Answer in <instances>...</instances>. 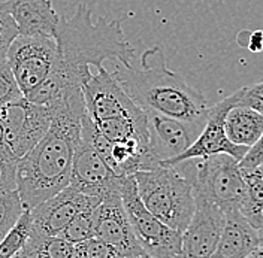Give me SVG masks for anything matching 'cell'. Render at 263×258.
Wrapping results in <instances>:
<instances>
[{
  "mask_svg": "<svg viewBox=\"0 0 263 258\" xmlns=\"http://www.w3.org/2000/svg\"><path fill=\"white\" fill-rule=\"evenodd\" d=\"M73 258H124L111 245L98 237L73 245Z\"/></svg>",
  "mask_w": 263,
  "mask_h": 258,
  "instance_id": "cb8c5ba5",
  "label": "cell"
},
{
  "mask_svg": "<svg viewBox=\"0 0 263 258\" xmlns=\"http://www.w3.org/2000/svg\"><path fill=\"white\" fill-rule=\"evenodd\" d=\"M257 233H259V242H260V246H263V226L257 230Z\"/></svg>",
  "mask_w": 263,
  "mask_h": 258,
  "instance_id": "1f68e13d",
  "label": "cell"
},
{
  "mask_svg": "<svg viewBox=\"0 0 263 258\" xmlns=\"http://www.w3.org/2000/svg\"><path fill=\"white\" fill-rule=\"evenodd\" d=\"M16 164L18 160L6 151L0 152V195L16 191Z\"/></svg>",
  "mask_w": 263,
  "mask_h": 258,
  "instance_id": "4316f807",
  "label": "cell"
},
{
  "mask_svg": "<svg viewBox=\"0 0 263 258\" xmlns=\"http://www.w3.org/2000/svg\"><path fill=\"white\" fill-rule=\"evenodd\" d=\"M32 233L30 210H24L14 228L0 241V258H12L23 249Z\"/></svg>",
  "mask_w": 263,
  "mask_h": 258,
  "instance_id": "44dd1931",
  "label": "cell"
},
{
  "mask_svg": "<svg viewBox=\"0 0 263 258\" xmlns=\"http://www.w3.org/2000/svg\"><path fill=\"white\" fill-rule=\"evenodd\" d=\"M246 258H263V246L256 248L251 254H248Z\"/></svg>",
  "mask_w": 263,
  "mask_h": 258,
  "instance_id": "f546056e",
  "label": "cell"
},
{
  "mask_svg": "<svg viewBox=\"0 0 263 258\" xmlns=\"http://www.w3.org/2000/svg\"><path fill=\"white\" fill-rule=\"evenodd\" d=\"M9 0H0V63L6 58L8 49L18 36L16 26L8 11Z\"/></svg>",
  "mask_w": 263,
  "mask_h": 258,
  "instance_id": "d4e9b609",
  "label": "cell"
},
{
  "mask_svg": "<svg viewBox=\"0 0 263 258\" xmlns=\"http://www.w3.org/2000/svg\"><path fill=\"white\" fill-rule=\"evenodd\" d=\"M147 113L148 139L154 157L160 163L181 155L197 139L203 126L189 124L154 112Z\"/></svg>",
  "mask_w": 263,
  "mask_h": 258,
  "instance_id": "9a60e30c",
  "label": "cell"
},
{
  "mask_svg": "<svg viewBox=\"0 0 263 258\" xmlns=\"http://www.w3.org/2000/svg\"><path fill=\"white\" fill-rule=\"evenodd\" d=\"M95 210H84L78 213L62 231L60 237H63L72 245L81 243L95 237V220H93Z\"/></svg>",
  "mask_w": 263,
  "mask_h": 258,
  "instance_id": "7402d4cb",
  "label": "cell"
},
{
  "mask_svg": "<svg viewBox=\"0 0 263 258\" xmlns=\"http://www.w3.org/2000/svg\"><path fill=\"white\" fill-rule=\"evenodd\" d=\"M81 90L85 112L95 123L144 113L123 90L114 73L103 66L99 67L96 75H91L88 81L84 82Z\"/></svg>",
  "mask_w": 263,
  "mask_h": 258,
  "instance_id": "9c48e42d",
  "label": "cell"
},
{
  "mask_svg": "<svg viewBox=\"0 0 263 258\" xmlns=\"http://www.w3.org/2000/svg\"><path fill=\"white\" fill-rule=\"evenodd\" d=\"M12 258H26V255H24V254H23V252L20 251V252H16L15 255H14Z\"/></svg>",
  "mask_w": 263,
  "mask_h": 258,
  "instance_id": "d6a6232c",
  "label": "cell"
},
{
  "mask_svg": "<svg viewBox=\"0 0 263 258\" xmlns=\"http://www.w3.org/2000/svg\"><path fill=\"white\" fill-rule=\"evenodd\" d=\"M52 109L21 98L0 108V124L5 131L6 152L20 160L45 136L51 124Z\"/></svg>",
  "mask_w": 263,
  "mask_h": 258,
  "instance_id": "52a82bcc",
  "label": "cell"
},
{
  "mask_svg": "<svg viewBox=\"0 0 263 258\" xmlns=\"http://www.w3.org/2000/svg\"><path fill=\"white\" fill-rule=\"evenodd\" d=\"M233 106H236L235 93L223 98L221 102L215 103L214 106H210L206 123L192 146L185 149L178 157L160 163V166H174L185 160L206 158V157L218 155V154H226L232 158H235L238 163L241 162L247 154L248 148L232 144L224 131V118Z\"/></svg>",
  "mask_w": 263,
  "mask_h": 258,
  "instance_id": "30bf717a",
  "label": "cell"
},
{
  "mask_svg": "<svg viewBox=\"0 0 263 258\" xmlns=\"http://www.w3.org/2000/svg\"><path fill=\"white\" fill-rule=\"evenodd\" d=\"M235 96L236 106H246L263 113V82L239 88L238 91H235Z\"/></svg>",
  "mask_w": 263,
  "mask_h": 258,
  "instance_id": "83f0119b",
  "label": "cell"
},
{
  "mask_svg": "<svg viewBox=\"0 0 263 258\" xmlns=\"http://www.w3.org/2000/svg\"><path fill=\"white\" fill-rule=\"evenodd\" d=\"M51 109L48 131L16 164V193L26 210H32L69 187L73 152L81 139L85 113L82 90Z\"/></svg>",
  "mask_w": 263,
  "mask_h": 258,
  "instance_id": "7a4b0ae2",
  "label": "cell"
},
{
  "mask_svg": "<svg viewBox=\"0 0 263 258\" xmlns=\"http://www.w3.org/2000/svg\"><path fill=\"white\" fill-rule=\"evenodd\" d=\"M55 62L49 76L30 96L29 102L55 106L81 90L91 78L90 67H102L105 62L130 67L135 48L126 39L118 19L99 18L93 21V9L80 3L72 16H60L55 34Z\"/></svg>",
  "mask_w": 263,
  "mask_h": 258,
  "instance_id": "6da1fadb",
  "label": "cell"
},
{
  "mask_svg": "<svg viewBox=\"0 0 263 258\" xmlns=\"http://www.w3.org/2000/svg\"><path fill=\"white\" fill-rule=\"evenodd\" d=\"M23 93L6 60L0 63V108L23 98Z\"/></svg>",
  "mask_w": 263,
  "mask_h": 258,
  "instance_id": "484cf974",
  "label": "cell"
},
{
  "mask_svg": "<svg viewBox=\"0 0 263 258\" xmlns=\"http://www.w3.org/2000/svg\"><path fill=\"white\" fill-rule=\"evenodd\" d=\"M24 210L16 191L0 195V241L14 228Z\"/></svg>",
  "mask_w": 263,
  "mask_h": 258,
  "instance_id": "603a6c76",
  "label": "cell"
},
{
  "mask_svg": "<svg viewBox=\"0 0 263 258\" xmlns=\"http://www.w3.org/2000/svg\"><path fill=\"white\" fill-rule=\"evenodd\" d=\"M193 184L195 199H202L224 213L239 210L246 197V181L238 162L226 154L192 158L174 164Z\"/></svg>",
  "mask_w": 263,
  "mask_h": 258,
  "instance_id": "5b68a950",
  "label": "cell"
},
{
  "mask_svg": "<svg viewBox=\"0 0 263 258\" xmlns=\"http://www.w3.org/2000/svg\"><path fill=\"white\" fill-rule=\"evenodd\" d=\"M224 131L232 144L250 148L263 133V113L246 106H233L224 118Z\"/></svg>",
  "mask_w": 263,
  "mask_h": 258,
  "instance_id": "ac0fdd59",
  "label": "cell"
},
{
  "mask_svg": "<svg viewBox=\"0 0 263 258\" xmlns=\"http://www.w3.org/2000/svg\"><path fill=\"white\" fill-rule=\"evenodd\" d=\"M133 177L145 209L182 234L196 208L192 181L177 166H159Z\"/></svg>",
  "mask_w": 263,
  "mask_h": 258,
  "instance_id": "277c9868",
  "label": "cell"
},
{
  "mask_svg": "<svg viewBox=\"0 0 263 258\" xmlns=\"http://www.w3.org/2000/svg\"><path fill=\"white\" fill-rule=\"evenodd\" d=\"M6 151V146H5V131H3V127L0 124V152Z\"/></svg>",
  "mask_w": 263,
  "mask_h": 258,
  "instance_id": "4dcf8cb0",
  "label": "cell"
},
{
  "mask_svg": "<svg viewBox=\"0 0 263 258\" xmlns=\"http://www.w3.org/2000/svg\"><path fill=\"white\" fill-rule=\"evenodd\" d=\"M95 237L111 245L124 258L145 254L135 237L120 194L109 195L100 202L93 212Z\"/></svg>",
  "mask_w": 263,
  "mask_h": 258,
  "instance_id": "4fadbf2b",
  "label": "cell"
},
{
  "mask_svg": "<svg viewBox=\"0 0 263 258\" xmlns=\"http://www.w3.org/2000/svg\"><path fill=\"white\" fill-rule=\"evenodd\" d=\"M123 177L115 175L93 146L80 139L73 152L69 187L102 202L109 195L120 194Z\"/></svg>",
  "mask_w": 263,
  "mask_h": 258,
  "instance_id": "8fae6325",
  "label": "cell"
},
{
  "mask_svg": "<svg viewBox=\"0 0 263 258\" xmlns=\"http://www.w3.org/2000/svg\"><path fill=\"white\" fill-rule=\"evenodd\" d=\"M195 200V213L181 234L180 258H211L224 226V212L202 199Z\"/></svg>",
  "mask_w": 263,
  "mask_h": 258,
  "instance_id": "5bb4252c",
  "label": "cell"
},
{
  "mask_svg": "<svg viewBox=\"0 0 263 258\" xmlns=\"http://www.w3.org/2000/svg\"><path fill=\"white\" fill-rule=\"evenodd\" d=\"M242 176L246 181V197L239 212L250 226L259 230L263 226V164L254 170L242 172Z\"/></svg>",
  "mask_w": 263,
  "mask_h": 258,
  "instance_id": "d6986e66",
  "label": "cell"
},
{
  "mask_svg": "<svg viewBox=\"0 0 263 258\" xmlns=\"http://www.w3.org/2000/svg\"><path fill=\"white\" fill-rule=\"evenodd\" d=\"M260 246L259 233L239 210L224 213V226L211 258H246Z\"/></svg>",
  "mask_w": 263,
  "mask_h": 258,
  "instance_id": "e0dca14e",
  "label": "cell"
},
{
  "mask_svg": "<svg viewBox=\"0 0 263 258\" xmlns=\"http://www.w3.org/2000/svg\"><path fill=\"white\" fill-rule=\"evenodd\" d=\"M21 252L26 258H73V245L60 236H45L32 228Z\"/></svg>",
  "mask_w": 263,
  "mask_h": 258,
  "instance_id": "ffe728a7",
  "label": "cell"
},
{
  "mask_svg": "<svg viewBox=\"0 0 263 258\" xmlns=\"http://www.w3.org/2000/svg\"><path fill=\"white\" fill-rule=\"evenodd\" d=\"M132 258H153V257H149L148 254H142V255H138V257H132Z\"/></svg>",
  "mask_w": 263,
  "mask_h": 258,
  "instance_id": "836d02e7",
  "label": "cell"
},
{
  "mask_svg": "<svg viewBox=\"0 0 263 258\" xmlns=\"http://www.w3.org/2000/svg\"><path fill=\"white\" fill-rule=\"evenodd\" d=\"M120 197L139 246L153 258H180L181 233L163 224L142 205L133 176H124Z\"/></svg>",
  "mask_w": 263,
  "mask_h": 258,
  "instance_id": "8992f818",
  "label": "cell"
},
{
  "mask_svg": "<svg viewBox=\"0 0 263 258\" xmlns=\"http://www.w3.org/2000/svg\"><path fill=\"white\" fill-rule=\"evenodd\" d=\"M139 65L141 67L117 65L112 73L127 96L142 111L205 126L210 111L206 98L167 67L160 45L145 49Z\"/></svg>",
  "mask_w": 263,
  "mask_h": 258,
  "instance_id": "3957f363",
  "label": "cell"
},
{
  "mask_svg": "<svg viewBox=\"0 0 263 258\" xmlns=\"http://www.w3.org/2000/svg\"><path fill=\"white\" fill-rule=\"evenodd\" d=\"M8 11L18 36L54 39L60 15L51 0H9Z\"/></svg>",
  "mask_w": 263,
  "mask_h": 258,
  "instance_id": "2e32d148",
  "label": "cell"
},
{
  "mask_svg": "<svg viewBox=\"0 0 263 258\" xmlns=\"http://www.w3.org/2000/svg\"><path fill=\"white\" fill-rule=\"evenodd\" d=\"M55 41L48 37L16 36L11 44L5 60L24 98L49 76L55 62Z\"/></svg>",
  "mask_w": 263,
  "mask_h": 258,
  "instance_id": "ba28073f",
  "label": "cell"
},
{
  "mask_svg": "<svg viewBox=\"0 0 263 258\" xmlns=\"http://www.w3.org/2000/svg\"><path fill=\"white\" fill-rule=\"evenodd\" d=\"M263 164V133L262 136L259 137V141L253 146L248 148L247 154L244 155V158L238 163L239 169L242 172H250L254 170L257 167H260Z\"/></svg>",
  "mask_w": 263,
  "mask_h": 258,
  "instance_id": "f1b7e54d",
  "label": "cell"
},
{
  "mask_svg": "<svg viewBox=\"0 0 263 258\" xmlns=\"http://www.w3.org/2000/svg\"><path fill=\"white\" fill-rule=\"evenodd\" d=\"M100 205L96 197H90L66 187L30 210L32 228L45 236H60L66 226L84 210H95Z\"/></svg>",
  "mask_w": 263,
  "mask_h": 258,
  "instance_id": "7c38bea8",
  "label": "cell"
}]
</instances>
